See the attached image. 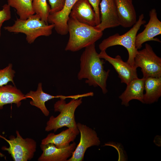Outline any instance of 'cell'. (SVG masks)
Returning <instances> with one entry per match:
<instances>
[{
    "instance_id": "8",
    "label": "cell",
    "mask_w": 161,
    "mask_h": 161,
    "mask_svg": "<svg viewBox=\"0 0 161 161\" xmlns=\"http://www.w3.org/2000/svg\"><path fill=\"white\" fill-rule=\"evenodd\" d=\"M77 125L80 134V142L72 156L67 161H83L87 148L92 146H99L100 144V139L95 130L80 123Z\"/></svg>"
},
{
    "instance_id": "10",
    "label": "cell",
    "mask_w": 161,
    "mask_h": 161,
    "mask_svg": "<svg viewBox=\"0 0 161 161\" xmlns=\"http://www.w3.org/2000/svg\"><path fill=\"white\" fill-rule=\"evenodd\" d=\"M149 20L145 26V28L141 32L137 35L135 45L136 49H140L145 42L154 41L161 42L160 40L156 36L161 34V21L157 17L156 10L153 8L149 13Z\"/></svg>"
},
{
    "instance_id": "20",
    "label": "cell",
    "mask_w": 161,
    "mask_h": 161,
    "mask_svg": "<svg viewBox=\"0 0 161 161\" xmlns=\"http://www.w3.org/2000/svg\"><path fill=\"white\" fill-rule=\"evenodd\" d=\"M144 78L143 103L151 104L157 102L161 96V77Z\"/></svg>"
},
{
    "instance_id": "15",
    "label": "cell",
    "mask_w": 161,
    "mask_h": 161,
    "mask_svg": "<svg viewBox=\"0 0 161 161\" xmlns=\"http://www.w3.org/2000/svg\"><path fill=\"white\" fill-rule=\"evenodd\" d=\"M81 94L69 96L58 95L53 96L44 92L42 89V83H38L37 90L34 91H30L25 95V97L30 98L32 99L30 103L32 106L37 107L44 114L48 116L49 112L45 105V103L51 99L55 98H63L65 99L67 98H78L81 97Z\"/></svg>"
},
{
    "instance_id": "19",
    "label": "cell",
    "mask_w": 161,
    "mask_h": 161,
    "mask_svg": "<svg viewBox=\"0 0 161 161\" xmlns=\"http://www.w3.org/2000/svg\"><path fill=\"white\" fill-rule=\"evenodd\" d=\"M26 99L25 95L15 85L7 84L0 86V109L8 104L15 103L19 107L21 101Z\"/></svg>"
},
{
    "instance_id": "16",
    "label": "cell",
    "mask_w": 161,
    "mask_h": 161,
    "mask_svg": "<svg viewBox=\"0 0 161 161\" xmlns=\"http://www.w3.org/2000/svg\"><path fill=\"white\" fill-rule=\"evenodd\" d=\"M120 25L130 27L136 23L137 15L132 0H115Z\"/></svg>"
},
{
    "instance_id": "27",
    "label": "cell",
    "mask_w": 161,
    "mask_h": 161,
    "mask_svg": "<svg viewBox=\"0 0 161 161\" xmlns=\"http://www.w3.org/2000/svg\"><path fill=\"white\" fill-rule=\"evenodd\" d=\"M4 156V155L3 154H2L0 152V156L1 157H3Z\"/></svg>"
},
{
    "instance_id": "24",
    "label": "cell",
    "mask_w": 161,
    "mask_h": 161,
    "mask_svg": "<svg viewBox=\"0 0 161 161\" xmlns=\"http://www.w3.org/2000/svg\"><path fill=\"white\" fill-rule=\"evenodd\" d=\"M11 17L10 7L7 4L2 6V9L0 10V38L1 36V28L3 23L9 20Z\"/></svg>"
},
{
    "instance_id": "7",
    "label": "cell",
    "mask_w": 161,
    "mask_h": 161,
    "mask_svg": "<svg viewBox=\"0 0 161 161\" xmlns=\"http://www.w3.org/2000/svg\"><path fill=\"white\" fill-rule=\"evenodd\" d=\"M134 66L141 68L143 78L161 77V58L147 43L144 49L137 50L134 59Z\"/></svg>"
},
{
    "instance_id": "1",
    "label": "cell",
    "mask_w": 161,
    "mask_h": 161,
    "mask_svg": "<svg viewBox=\"0 0 161 161\" xmlns=\"http://www.w3.org/2000/svg\"><path fill=\"white\" fill-rule=\"evenodd\" d=\"M95 43L86 48L80 58V69L77 75L78 79H86L85 83L89 86L99 87L103 94L108 92L106 82L109 69H104V60L98 55Z\"/></svg>"
},
{
    "instance_id": "12",
    "label": "cell",
    "mask_w": 161,
    "mask_h": 161,
    "mask_svg": "<svg viewBox=\"0 0 161 161\" xmlns=\"http://www.w3.org/2000/svg\"><path fill=\"white\" fill-rule=\"evenodd\" d=\"M76 147L73 142L62 148H57L52 143L41 144L42 153L38 159V161H67L70 157Z\"/></svg>"
},
{
    "instance_id": "18",
    "label": "cell",
    "mask_w": 161,
    "mask_h": 161,
    "mask_svg": "<svg viewBox=\"0 0 161 161\" xmlns=\"http://www.w3.org/2000/svg\"><path fill=\"white\" fill-rule=\"evenodd\" d=\"M79 133L78 130L72 128H68L56 134L50 133L41 140V144L52 143L57 148H64L73 142Z\"/></svg>"
},
{
    "instance_id": "17",
    "label": "cell",
    "mask_w": 161,
    "mask_h": 161,
    "mask_svg": "<svg viewBox=\"0 0 161 161\" xmlns=\"http://www.w3.org/2000/svg\"><path fill=\"white\" fill-rule=\"evenodd\" d=\"M144 78L134 79L127 84L124 92L119 96L121 100V104L127 107L129 102L137 100L143 103Z\"/></svg>"
},
{
    "instance_id": "3",
    "label": "cell",
    "mask_w": 161,
    "mask_h": 161,
    "mask_svg": "<svg viewBox=\"0 0 161 161\" xmlns=\"http://www.w3.org/2000/svg\"><path fill=\"white\" fill-rule=\"evenodd\" d=\"M4 28L10 32L24 34L27 42L31 44L40 36H49L51 35L54 25H49L41 20L39 15L34 14L26 20L17 18L12 25L5 26Z\"/></svg>"
},
{
    "instance_id": "11",
    "label": "cell",
    "mask_w": 161,
    "mask_h": 161,
    "mask_svg": "<svg viewBox=\"0 0 161 161\" xmlns=\"http://www.w3.org/2000/svg\"><path fill=\"white\" fill-rule=\"evenodd\" d=\"M99 5L100 22L94 27L95 29L103 32L120 26L115 0H100Z\"/></svg>"
},
{
    "instance_id": "14",
    "label": "cell",
    "mask_w": 161,
    "mask_h": 161,
    "mask_svg": "<svg viewBox=\"0 0 161 161\" xmlns=\"http://www.w3.org/2000/svg\"><path fill=\"white\" fill-rule=\"evenodd\" d=\"M78 0H65L64 5L59 11L50 13L48 22L54 25V28L58 34L66 35L68 33V21L72 9Z\"/></svg>"
},
{
    "instance_id": "2",
    "label": "cell",
    "mask_w": 161,
    "mask_h": 161,
    "mask_svg": "<svg viewBox=\"0 0 161 161\" xmlns=\"http://www.w3.org/2000/svg\"><path fill=\"white\" fill-rule=\"evenodd\" d=\"M67 24L69 36L65 49L66 51H78L95 43L103 35V32L94 27L81 23L70 17Z\"/></svg>"
},
{
    "instance_id": "5",
    "label": "cell",
    "mask_w": 161,
    "mask_h": 161,
    "mask_svg": "<svg viewBox=\"0 0 161 161\" xmlns=\"http://www.w3.org/2000/svg\"><path fill=\"white\" fill-rule=\"evenodd\" d=\"M144 18L143 14L140 15L133 27L124 34L120 35L116 33L104 39L99 45V49L101 51L106 50L112 46H122L126 49L128 53V58L126 62L131 66H134V59L138 50L135 47L136 37L141 26L146 22L144 20Z\"/></svg>"
},
{
    "instance_id": "9",
    "label": "cell",
    "mask_w": 161,
    "mask_h": 161,
    "mask_svg": "<svg viewBox=\"0 0 161 161\" xmlns=\"http://www.w3.org/2000/svg\"><path fill=\"white\" fill-rule=\"evenodd\" d=\"M98 55L112 65L118 73L121 83L127 85L133 80L138 78L137 68L124 61L120 55H117L114 58L108 55L106 50L101 51Z\"/></svg>"
},
{
    "instance_id": "13",
    "label": "cell",
    "mask_w": 161,
    "mask_h": 161,
    "mask_svg": "<svg viewBox=\"0 0 161 161\" xmlns=\"http://www.w3.org/2000/svg\"><path fill=\"white\" fill-rule=\"evenodd\" d=\"M69 17L92 27L99 24L94 10L88 0H78L73 5Z\"/></svg>"
},
{
    "instance_id": "4",
    "label": "cell",
    "mask_w": 161,
    "mask_h": 161,
    "mask_svg": "<svg viewBox=\"0 0 161 161\" xmlns=\"http://www.w3.org/2000/svg\"><path fill=\"white\" fill-rule=\"evenodd\" d=\"M83 97L73 98L68 103L65 99L61 98L54 105L55 112L60 114L55 117L51 116L47 123L46 131L53 130L55 132L58 129L64 127L72 128L78 130L75 117V112L77 108L82 103Z\"/></svg>"
},
{
    "instance_id": "23",
    "label": "cell",
    "mask_w": 161,
    "mask_h": 161,
    "mask_svg": "<svg viewBox=\"0 0 161 161\" xmlns=\"http://www.w3.org/2000/svg\"><path fill=\"white\" fill-rule=\"evenodd\" d=\"M12 68V64H9L5 68L0 69V86L6 85L10 81L15 85L13 78L15 72Z\"/></svg>"
},
{
    "instance_id": "6",
    "label": "cell",
    "mask_w": 161,
    "mask_h": 161,
    "mask_svg": "<svg viewBox=\"0 0 161 161\" xmlns=\"http://www.w3.org/2000/svg\"><path fill=\"white\" fill-rule=\"evenodd\" d=\"M16 137L11 136L9 140L0 135V137L4 139L9 146H3L1 149L7 151L14 161H27L33 157L36 151L37 144L32 138H23L18 131H16Z\"/></svg>"
},
{
    "instance_id": "25",
    "label": "cell",
    "mask_w": 161,
    "mask_h": 161,
    "mask_svg": "<svg viewBox=\"0 0 161 161\" xmlns=\"http://www.w3.org/2000/svg\"><path fill=\"white\" fill-rule=\"evenodd\" d=\"M50 5V13L61 10L63 7L65 0H48Z\"/></svg>"
},
{
    "instance_id": "22",
    "label": "cell",
    "mask_w": 161,
    "mask_h": 161,
    "mask_svg": "<svg viewBox=\"0 0 161 161\" xmlns=\"http://www.w3.org/2000/svg\"><path fill=\"white\" fill-rule=\"evenodd\" d=\"M32 7L35 14L39 15L41 20L47 24L50 12V7L47 0H32Z\"/></svg>"
},
{
    "instance_id": "21",
    "label": "cell",
    "mask_w": 161,
    "mask_h": 161,
    "mask_svg": "<svg viewBox=\"0 0 161 161\" xmlns=\"http://www.w3.org/2000/svg\"><path fill=\"white\" fill-rule=\"evenodd\" d=\"M32 0H8L7 4L16 10L19 18L26 20L35 14L32 7Z\"/></svg>"
},
{
    "instance_id": "26",
    "label": "cell",
    "mask_w": 161,
    "mask_h": 161,
    "mask_svg": "<svg viewBox=\"0 0 161 161\" xmlns=\"http://www.w3.org/2000/svg\"><path fill=\"white\" fill-rule=\"evenodd\" d=\"M88 1L93 7L99 24L100 22V8L99 7L100 0H88Z\"/></svg>"
}]
</instances>
